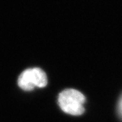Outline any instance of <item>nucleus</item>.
<instances>
[{"instance_id":"1","label":"nucleus","mask_w":122,"mask_h":122,"mask_svg":"<svg viewBox=\"0 0 122 122\" xmlns=\"http://www.w3.org/2000/svg\"><path fill=\"white\" fill-rule=\"evenodd\" d=\"M85 96L75 89H66L59 94L58 104L62 110L72 116H80L85 111Z\"/></svg>"},{"instance_id":"2","label":"nucleus","mask_w":122,"mask_h":122,"mask_svg":"<svg viewBox=\"0 0 122 122\" xmlns=\"http://www.w3.org/2000/svg\"><path fill=\"white\" fill-rule=\"evenodd\" d=\"M18 85L22 90L26 91L33 90L35 87L44 88L47 85L46 74L39 68L27 69L19 76Z\"/></svg>"},{"instance_id":"3","label":"nucleus","mask_w":122,"mask_h":122,"mask_svg":"<svg viewBox=\"0 0 122 122\" xmlns=\"http://www.w3.org/2000/svg\"><path fill=\"white\" fill-rule=\"evenodd\" d=\"M118 114L121 116V118H122V95L118 101Z\"/></svg>"}]
</instances>
